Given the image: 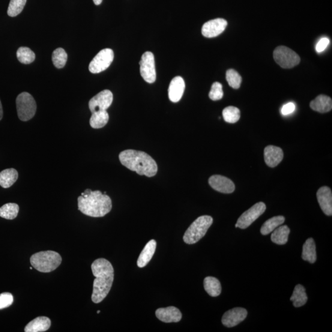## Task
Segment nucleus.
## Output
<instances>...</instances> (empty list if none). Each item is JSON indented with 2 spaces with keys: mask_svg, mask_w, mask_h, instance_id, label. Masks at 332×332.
I'll return each mask as SVG.
<instances>
[{
  "mask_svg": "<svg viewBox=\"0 0 332 332\" xmlns=\"http://www.w3.org/2000/svg\"><path fill=\"white\" fill-rule=\"evenodd\" d=\"M92 274L95 277L93 284L92 300L99 303L106 298L114 280V269L109 261L105 259L95 260L91 265Z\"/></svg>",
  "mask_w": 332,
  "mask_h": 332,
  "instance_id": "f257e3e1",
  "label": "nucleus"
},
{
  "mask_svg": "<svg viewBox=\"0 0 332 332\" xmlns=\"http://www.w3.org/2000/svg\"><path fill=\"white\" fill-rule=\"evenodd\" d=\"M79 210L92 217H103L112 210L110 197L100 191L87 189L78 198Z\"/></svg>",
  "mask_w": 332,
  "mask_h": 332,
  "instance_id": "f03ea898",
  "label": "nucleus"
},
{
  "mask_svg": "<svg viewBox=\"0 0 332 332\" xmlns=\"http://www.w3.org/2000/svg\"><path fill=\"white\" fill-rule=\"evenodd\" d=\"M119 159L122 165L140 175L152 177L157 173L156 161L145 152L127 149L119 154Z\"/></svg>",
  "mask_w": 332,
  "mask_h": 332,
  "instance_id": "7ed1b4c3",
  "label": "nucleus"
},
{
  "mask_svg": "<svg viewBox=\"0 0 332 332\" xmlns=\"http://www.w3.org/2000/svg\"><path fill=\"white\" fill-rule=\"evenodd\" d=\"M62 257L55 251L47 250L37 252L31 257V263L41 273H50L56 270L62 263Z\"/></svg>",
  "mask_w": 332,
  "mask_h": 332,
  "instance_id": "20e7f679",
  "label": "nucleus"
},
{
  "mask_svg": "<svg viewBox=\"0 0 332 332\" xmlns=\"http://www.w3.org/2000/svg\"><path fill=\"white\" fill-rule=\"evenodd\" d=\"M213 223V218L202 215L194 220L185 233L184 241L187 244H194L201 239Z\"/></svg>",
  "mask_w": 332,
  "mask_h": 332,
  "instance_id": "39448f33",
  "label": "nucleus"
},
{
  "mask_svg": "<svg viewBox=\"0 0 332 332\" xmlns=\"http://www.w3.org/2000/svg\"><path fill=\"white\" fill-rule=\"evenodd\" d=\"M18 116L21 121H28L34 118L37 112V104L31 94L23 92L16 98Z\"/></svg>",
  "mask_w": 332,
  "mask_h": 332,
  "instance_id": "423d86ee",
  "label": "nucleus"
},
{
  "mask_svg": "<svg viewBox=\"0 0 332 332\" xmlns=\"http://www.w3.org/2000/svg\"><path fill=\"white\" fill-rule=\"evenodd\" d=\"M273 56L275 62L283 68H292L300 62V56L286 46H278L274 50Z\"/></svg>",
  "mask_w": 332,
  "mask_h": 332,
  "instance_id": "0eeeda50",
  "label": "nucleus"
},
{
  "mask_svg": "<svg viewBox=\"0 0 332 332\" xmlns=\"http://www.w3.org/2000/svg\"><path fill=\"white\" fill-rule=\"evenodd\" d=\"M113 59L114 53L112 49H103L92 60L89 66V70L92 73H99L110 67Z\"/></svg>",
  "mask_w": 332,
  "mask_h": 332,
  "instance_id": "6e6552de",
  "label": "nucleus"
},
{
  "mask_svg": "<svg viewBox=\"0 0 332 332\" xmlns=\"http://www.w3.org/2000/svg\"><path fill=\"white\" fill-rule=\"evenodd\" d=\"M267 207L265 203L262 202L257 203L241 215L236 224V228L241 229L248 228L257 218L264 213Z\"/></svg>",
  "mask_w": 332,
  "mask_h": 332,
  "instance_id": "1a4fd4ad",
  "label": "nucleus"
},
{
  "mask_svg": "<svg viewBox=\"0 0 332 332\" xmlns=\"http://www.w3.org/2000/svg\"><path fill=\"white\" fill-rule=\"evenodd\" d=\"M140 74L148 83H154L157 79V71L154 54L146 52L142 56L140 63Z\"/></svg>",
  "mask_w": 332,
  "mask_h": 332,
  "instance_id": "9d476101",
  "label": "nucleus"
},
{
  "mask_svg": "<svg viewBox=\"0 0 332 332\" xmlns=\"http://www.w3.org/2000/svg\"><path fill=\"white\" fill-rule=\"evenodd\" d=\"M113 95L109 90H104L92 97L89 103V108L92 113L98 111H107L113 103Z\"/></svg>",
  "mask_w": 332,
  "mask_h": 332,
  "instance_id": "9b49d317",
  "label": "nucleus"
},
{
  "mask_svg": "<svg viewBox=\"0 0 332 332\" xmlns=\"http://www.w3.org/2000/svg\"><path fill=\"white\" fill-rule=\"evenodd\" d=\"M228 22L225 19L218 18L208 21L203 25L202 34L206 38H214L222 34L225 31Z\"/></svg>",
  "mask_w": 332,
  "mask_h": 332,
  "instance_id": "f8f14e48",
  "label": "nucleus"
},
{
  "mask_svg": "<svg viewBox=\"0 0 332 332\" xmlns=\"http://www.w3.org/2000/svg\"><path fill=\"white\" fill-rule=\"evenodd\" d=\"M247 312L242 308H235L224 314L221 322L226 327H233L246 318Z\"/></svg>",
  "mask_w": 332,
  "mask_h": 332,
  "instance_id": "ddd939ff",
  "label": "nucleus"
},
{
  "mask_svg": "<svg viewBox=\"0 0 332 332\" xmlns=\"http://www.w3.org/2000/svg\"><path fill=\"white\" fill-rule=\"evenodd\" d=\"M209 184L214 190L222 193H232L235 190L234 183L230 179L222 175H212L209 179Z\"/></svg>",
  "mask_w": 332,
  "mask_h": 332,
  "instance_id": "4468645a",
  "label": "nucleus"
},
{
  "mask_svg": "<svg viewBox=\"0 0 332 332\" xmlns=\"http://www.w3.org/2000/svg\"><path fill=\"white\" fill-rule=\"evenodd\" d=\"M317 198L323 212L328 216L332 215V193L330 188L322 187L317 192Z\"/></svg>",
  "mask_w": 332,
  "mask_h": 332,
  "instance_id": "2eb2a0df",
  "label": "nucleus"
},
{
  "mask_svg": "<svg viewBox=\"0 0 332 332\" xmlns=\"http://www.w3.org/2000/svg\"><path fill=\"white\" fill-rule=\"evenodd\" d=\"M155 313L158 319L165 323L178 322L182 318L181 311L174 307L159 308Z\"/></svg>",
  "mask_w": 332,
  "mask_h": 332,
  "instance_id": "dca6fc26",
  "label": "nucleus"
},
{
  "mask_svg": "<svg viewBox=\"0 0 332 332\" xmlns=\"http://www.w3.org/2000/svg\"><path fill=\"white\" fill-rule=\"evenodd\" d=\"M185 89V81L181 76H176L173 79L168 89L169 98L172 103L180 101L184 93Z\"/></svg>",
  "mask_w": 332,
  "mask_h": 332,
  "instance_id": "f3484780",
  "label": "nucleus"
},
{
  "mask_svg": "<svg viewBox=\"0 0 332 332\" xmlns=\"http://www.w3.org/2000/svg\"><path fill=\"white\" fill-rule=\"evenodd\" d=\"M264 158L265 163L269 167H276L283 159V149L277 146H268L265 148Z\"/></svg>",
  "mask_w": 332,
  "mask_h": 332,
  "instance_id": "a211bd4d",
  "label": "nucleus"
},
{
  "mask_svg": "<svg viewBox=\"0 0 332 332\" xmlns=\"http://www.w3.org/2000/svg\"><path fill=\"white\" fill-rule=\"evenodd\" d=\"M52 322L46 316H40L32 320L25 327V332H43L46 331L50 327Z\"/></svg>",
  "mask_w": 332,
  "mask_h": 332,
  "instance_id": "6ab92c4d",
  "label": "nucleus"
},
{
  "mask_svg": "<svg viewBox=\"0 0 332 332\" xmlns=\"http://www.w3.org/2000/svg\"><path fill=\"white\" fill-rule=\"evenodd\" d=\"M157 249V242L152 239L149 241L140 253L138 260H137V266L139 268L145 267L148 265L154 256L155 250Z\"/></svg>",
  "mask_w": 332,
  "mask_h": 332,
  "instance_id": "aec40b11",
  "label": "nucleus"
},
{
  "mask_svg": "<svg viewBox=\"0 0 332 332\" xmlns=\"http://www.w3.org/2000/svg\"><path fill=\"white\" fill-rule=\"evenodd\" d=\"M312 109L319 113H327L332 109L331 98L325 95H320L310 103Z\"/></svg>",
  "mask_w": 332,
  "mask_h": 332,
  "instance_id": "412c9836",
  "label": "nucleus"
},
{
  "mask_svg": "<svg viewBox=\"0 0 332 332\" xmlns=\"http://www.w3.org/2000/svg\"><path fill=\"white\" fill-rule=\"evenodd\" d=\"M301 257L304 261L309 262L310 263L316 262L317 260L316 244L313 238L308 239L305 242Z\"/></svg>",
  "mask_w": 332,
  "mask_h": 332,
  "instance_id": "4be33fe9",
  "label": "nucleus"
},
{
  "mask_svg": "<svg viewBox=\"0 0 332 332\" xmlns=\"http://www.w3.org/2000/svg\"><path fill=\"white\" fill-rule=\"evenodd\" d=\"M18 178V172L16 169L11 168L2 170L0 172V186L8 188L13 186Z\"/></svg>",
  "mask_w": 332,
  "mask_h": 332,
  "instance_id": "5701e85b",
  "label": "nucleus"
},
{
  "mask_svg": "<svg viewBox=\"0 0 332 332\" xmlns=\"http://www.w3.org/2000/svg\"><path fill=\"white\" fill-rule=\"evenodd\" d=\"M205 291L212 297L219 296L221 292V286L220 281L217 278L209 276L204 280Z\"/></svg>",
  "mask_w": 332,
  "mask_h": 332,
  "instance_id": "b1692460",
  "label": "nucleus"
},
{
  "mask_svg": "<svg viewBox=\"0 0 332 332\" xmlns=\"http://www.w3.org/2000/svg\"><path fill=\"white\" fill-rule=\"evenodd\" d=\"M291 232L287 225L278 227L272 233L271 239L274 243L278 245L286 244L288 241L289 235Z\"/></svg>",
  "mask_w": 332,
  "mask_h": 332,
  "instance_id": "393cba45",
  "label": "nucleus"
},
{
  "mask_svg": "<svg viewBox=\"0 0 332 332\" xmlns=\"http://www.w3.org/2000/svg\"><path fill=\"white\" fill-rule=\"evenodd\" d=\"M109 120V115L107 111H98L92 113L89 123L92 128L100 129L104 127Z\"/></svg>",
  "mask_w": 332,
  "mask_h": 332,
  "instance_id": "a878e982",
  "label": "nucleus"
},
{
  "mask_svg": "<svg viewBox=\"0 0 332 332\" xmlns=\"http://www.w3.org/2000/svg\"><path fill=\"white\" fill-rule=\"evenodd\" d=\"M291 301L293 302V304L296 308L303 307L307 303L308 297L306 291L303 286L298 284L295 286L294 292L291 297Z\"/></svg>",
  "mask_w": 332,
  "mask_h": 332,
  "instance_id": "bb28decb",
  "label": "nucleus"
},
{
  "mask_svg": "<svg viewBox=\"0 0 332 332\" xmlns=\"http://www.w3.org/2000/svg\"><path fill=\"white\" fill-rule=\"evenodd\" d=\"M285 221V218L283 216H276L270 218V219L266 221L262 226L260 232L263 235H268L274 230L277 228L278 226L282 225Z\"/></svg>",
  "mask_w": 332,
  "mask_h": 332,
  "instance_id": "cd10ccee",
  "label": "nucleus"
},
{
  "mask_svg": "<svg viewBox=\"0 0 332 332\" xmlns=\"http://www.w3.org/2000/svg\"><path fill=\"white\" fill-rule=\"evenodd\" d=\"M19 207L15 203H8L0 208V217L7 220H13L19 213Z\"/></svg>",
  "mask_w": 332,
  "mask_h": 332,
  "instance_id": "c85d7f7f",
  "label": "nucleus"
},
{
  "mask_svg": "<svg viewBox=\"0 0 332 332\" xmlns=\"http://www.w3.org/2000/svg\"><path fill=\"white\" fill-rule=\"evenodd\" d=\"M17 58L23 64H30L35 61V55L28 47H20L17 52Z\"/></svg>",
  "mask_w": 332,
  "mask_h": 332,
  "instance_id": "c756f323",
  "label": "nucleus"
},
{
  "mask_svg": "<svg viewBox=\"0 0 332 332\" xmlns=\"http://www.w3.org/2000/svg\"><path fill=\"white\" fill-rule=\"evenodd\" d=\"M67 54L64 49L61 47L56 49L53 53V64L57 68H64L67 61Z\"/></svg>",
  "mask_w": 332,
  "mask_h": 332,
  "instance_id": "7c9ffc66",
  "label": "nucleus"
},
{
  "mask_svg": "<svg viewBox=\"0 0 332 332\" xmlns=\"http://www.w3.org/2000/svg\"><path fill=\"white\" fill-rule=\"evenodd\" d=\"M223 117L224 120L228 123H235L240 119L241 113L238 108L229 106L225 108L223 111Z\"/></svg>",
  "mask_w": 332,
  "mask_h": 332,
  "instance_id": "2f4dec72",
  "label": "nucleus"
},
{
  "mask_svg": "<svg viewBox=\"0 0 332 332\" xmlns=\"http://www.w3.org/2000/svg\"><path fill=\"white\" fill-rule=\"evenodd\" d=\"M27 0H11L9 5L8 14L10 17H16L23 10Z\"/></svg>",
  "mask_w": 332,
  "mask_h": 332,
  "instance_id": "473e14b6",
  "label": "nucleus"
},
{
  "mask_svg": "<svg viewBox=\"0 0 332 332\" xmlns=\"http://www.w3.org/2000/svg\"><path fill=\"white\" fill-rule=\"evenodd\" d=\"M226 79L228 85L233 89H239L240 88L242 82V78L237 71L235 70L230 69L226 71Z\"/></svg>",
  "mask_w": 332,
  "mask_h": 332,
  "instance_id": "72a5a7b5",
  "label": "nucleus"
},
{
  "mask_svg": "<svg viewBox=\"0 0 332 332\" xmlns=\"http://www.w3.org/2000/svg\"><path fill=\"white\" fill-rule=\"evenodd\" d=\"M209 98L212 100L217 101L221 99L223 96L222 85L218 82H215L211 87V90L209 92Z\"/></svg>",
  "mask_w": 332,
  "mask_h": 332,
  "instance_id": "f704fd0d",
  "label": "nucleus"
},
{
  "mask_svg": "<svg viewBox=\"0 0 332 332\" xmlns=\"http://www.w3.org/2000/svg\"><path fill=\"white\" fill-rule=\"evenodd\" d=\"M13 296L10 293H2L0 294V310L10 307L13 303Z\"/></svg>",
  "mask_w": 332,
  "mask_h": 332,
  "instance_id": "c9c22d12",
  "label": "nucleus"
},
{
  "mask_svg": "<svg viewBox=\"0 0 332 332\" xmlns=\"http://www.w3.org/2000/svg\"><path fill=\"white\" fill-rule=\"evenodd\" d=\"M329 44H330V40H329L328 38H322L316 44V52L318 53H321L323 52H324L329 45Z\"/></svg>",
  "mask_w": 332,
  "mask_h": 332,
  "instance_id": "e433bc0d",
  "label": "nucleus"
},
{
  "mask_svg": "<svg viewBox=\"0 0 332 332\" xmlns=\"http://www.w3.org/2000/svg\"><path fill=\"white\" fill-rule=\"evenodd\" d=\"M295 110V105L293 103H289L284 105L281 109V113L284 116L292 114Z\"/></svg>",
  "mask_w": 332,
  "mask_h": 332,
  "instance_id": "4c0bfd02",
  "label": "nucleus"
},
{
  "mask_svg": "<svg viewBox=\"0 0 332 332\" xmlns=\"http://www.w3.org/2000/svg\"><path fill=\"white\" fill-rule=\"evenodd\" d=\"M3 115H4V112H3V107L1 100H0V121L2 120L3 118Z\"/></svg>",
  "mask_w": 332,
  "mask_h": 332,
  "instance_id": "58836bf2",
  "label": "nucleus"
},
{
  "mask_svg": "<svg viewBox=\"0 0 332 332\" xmlns=\"http://www.w3.org/2000/svg\"><path fill=\"white\" fill-rule=\"evenodd\" d=\"M103 0H93V2L95 5H100L101 4V2H103Z\"/></svg>",
  "mask_w": 332,
  "mask_h": 332,
  "instance_id": "ea45409f",
  "label": "nucleus"
},
{
  "mask_svg": "<svg viewBox=\"0 0 332 332\" xmlns=\"http://www.w3.org/2000/svg\"><path fill=\"white\" fill-rule=\"evenodd\" d=\"M97 313L98 314H99V313H100V311H97Z\"/></svg>",
  "mask_w": 332,
  "mask_h": 332,
  "instance_id": "a19ab883",
  "label": "nucleus"
}]
</instances>
